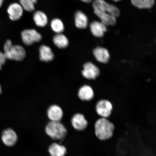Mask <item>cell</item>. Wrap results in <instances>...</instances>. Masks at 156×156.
<instances>
[{"instance_id": "obj_21", "label": "cell", "mask_w": 156, "mask_h": 156, "mask_svg": "<svg viewBox=\"0 0 156 156\" xmlns=\"http://www.w3.org/2000/svg\"><path fill=\"white\" fill-rule=\"evenodd\" d=\"M132 4L140 9H150L153 6L155 0H131Z\"/></svg>"}, {"instance_id": "obj_16", "label": "cell", "mask_w": 156, "mask_h": 156, "mask_svg": "<svg viewBox=\"0 0 156 156\" xmlns=\"http://www.w3.org/2000/svg\"><path fill=\"white\" fill-rule=\"evenodd\" d=\"M48 151L50 156H65L67 149L64 145L54 143L50 145Z\"/></svg>"}, {"instance_id": "obj_13", "label": "cell", "mask_w": 156, "mask_h": 156, "mask_svg": "<svg viewBox=\"0 0 156 156\" xmlns=\"http://www.w3.org/2000/svg\"><path fill=\"white\" fill-rule=\"evenodd\" d=\"M93 53L97 61L100 63H106L108 62L110 55L106 48H97L93 50Z\"/></svg>"}, {"instance_id": "obj_5", "label": "cell", "mask_w": 156, "mask_h": 156, "mask_svg": "<svg viewBox=\"0 0 156 156\" xmlns=\"http://www.w3.org/2000/svg\"><path fill=\"white\" fill-rule=\"evenodd\" d=\"M21 38L23 43L26 45L30 46L35 42L40 41L42 36L34 29H26L21 32Z\"/></svg>"}, {"instance_id": "obj_27", "label": "cell", "mask_w": 156, "mask_h": 156, "mask_svg": "<svg viewBox=\"0 0 156 156\" xmlns=\"http://www.w3.org/2000/svg\"><path fill=\"white\" fill-rule=\"evenodd\" d=\"M113 1L115 2H118L121 1V0H113Z\"/></svg>"}, {"instance_id": "obj_26", "label": "cell", "mask_w": 156, "mask_h": 156, "mask_svg": "<svg viewBox=\"0 0 156 156\" xmlns=\"http://www.w3.org/2000/svg\"><path fill=\"white\" fill-rule=\"evenodd\" d=\"M1 92H2V89H1V86H0V94H1Z\"/></svg>"}, {"instance_id": "obj_4", "label": "cell", "mask_w": 156, "mask_h": 156, "mask_svg": "<svg viewBox=\"0 0 156 156\" xmlns=\"http://www.w3.org/2000/svg\"><path fill=\"white\" fill-rule=\"evenodd\" d=\"M45 130L49 137L55 140H63L67 133L65 127L60 122L50 121L47 125Z\"/></svg>"}, {"instance_id": "obj_20", "label": "cell", "mask_w": 156, "mask_h": 156, "mask_svg": "<svg viewBox=\"0 0 156 156\" xmlns=\"http://www.w3.org/2000/svg\"><path fill=\"white\" fill-rule=\"evenodd\" d=\"M50 27L52 31L56 34L63 33L65 26L63 21L58 18H54L50 22Z\"/></svg>"}, {"instance_id": "obj_25", "label": "cell", "mask_w": 156, "mask_h": 156, "mask_svg": "<svg viewBox=\"0 0 156 156\" xmlns=\"http://www.w3.org/2000/svg\"><path fill=\"white\" fill-rule=\"evenodd\" d=\"M4 1V0H0V7H1Z\"/></svg>"}, {"instance_id": "obj_15", "label": "cell", "mask_w": 156, "mask_h": 156, "mask_svg": "<svg viewBox=\"0 0 156 156\" xmlns=\"http://www.w3.org/2000/svg\"><path fill=\"white\" fill-rule=\"evenodd\" d=\"M39 52L40 59L42 61L49 62L54 59V54L50 47L42 45L39 48Z\"/></svg>"}, {"instance_id": "obj_9", "label": "cell", "mask_w": 156, "mask_h": 156, "mask_svg": "<svg viewBox=\"0 0 156 156\" xmlns=\"http://www.w3.org/2000/svg\"><path fill=\"white\" fill-rule=\"evenodd\" d=\"M82 73L83 76L87 79H95L99 75L100 71L94 64L88 62L84 65Z\"/></svg>"}, {"instance_id": "obj_12", "label": "cell", "mask_w": 156, "mask_h": 156, "mask_svg": "<svg viewBox=\"0 0 156 156\" xmlns=\"http://www.w3.org/2000/svg\"><path fill=\"white\" fill-rule=\"evenodd\" d=\"M33 20L37 27L43 28L48 23V18L45 13L42 11H35L33 14Z\"/></svg>"}, {"instance_id": "obj_2", "label": "cell", "mask_w": 156, "mask_h": 156, "mask_svg": "<svg viewBox=\"0 0 156 156\" xmlns=\"http://www.w3.org/2000/svg\"><path fill=\"white\" fill-rule=\"evenodd\" d=\"M95 136L101 141L110 139L114 134L115 126L107 118H101L94 124Z\"/></svg>"}, {"instance_id": "obj_19", "label": "cell", "mask_w": 156, "mask_h": 156, "mask_svg": "<svg viewBox=\"0 0 156 156\" xmlns=\"http://www.w3.org/2000/svg\"><path fill=\"white\" fill-rule=\"evenodd\" d=\"M52 40L54 44L59 48H66L69 44V40L63 33L56 34L54 36Z\"/></svg>"}, {"instance_id": "obj_11", "label": "cell", "mask_w": 156, "mask_h": 156, "mask_svg": "<svg viewBox=\"0 0 156 156\" xmlns=\"http://www.w3.org/2000/svg\"><path fill=\"white\" fill-rule=\"evenodd\" d=\"M47 115L50 121L60 122L63 118V113L59 106L53 105L48 109Z\"/></svg>"}, {"instance_id": "obj_7", "label": "cell", "mask_w": 156, "mask_h": 156, "mask_svg": "<svg viewBox=\"0 0 156 156\" xmlns=\"http://www.w3.org/2000/svg\"><path fill=\"white\" fill-rule=\"evenodd\" d=\"M24 10L19 3H13L10 5L7 9V12L10 19L13 21L19 20L24 14Z\"/></svg>"}, {"instance_id": "obj_18", "label": "cell", "mask_w": 156, "mask_h": 156, "mask_svg": "<svg viewBox=\"0 0 156 156\" xmlns=\"http://www.w3.org/2000/svg\"><path fill=\"white\" fill-rule=\"evenodd\" d=\"M75 22L78 28L84 29L87 28L88 19L86 15L80 11H78L75 15Z\"/></svg>"}, {"instance_id": "obj_14", "label": "cell", "mask_w": 156, "mask_h": 156, "mask_svg": "<svg viewBox=\"0 0 156 156\" xmlns=\"http://www.w3.org/2000/svg\"><path fill=\"white\" fill-rule=\"evenodd\" d=\"M90 28L91 32L94 36L98 37H103L107 30L106 25L102 22H99L98 21H94L91 23L90 25Z\"/></svg>"}, {"instance_id": "obj_8", "label": "cell", "mask_w": 156, "mask_h": 156, "mask_svg": "<svg viewBox=\"0 0 156 156\" xmlns=\"http://www.w3.org/2000/svg\"><path fill=\"white\" fill-rule=\"evenodd\" d=\"M1 139L5 146L12 147L17 143L18 136L14 130L11 128H8L3 130Z\"/></svg>"}, {"instance_id": "obj_6", "label": "cell", "mask_w": 156, "mask_h": 156, "mask_svg": "<svg viewBox=\"0 0 156 156\" xmlns=\"http://www.w3.org/2000/svg\"><path fill=\"white\" fill-rule=\"evenodd\" d=\"M113 106L110 101L106 100H101L98 101L96 106L97 114L102 118H107L112 114Z\"/></svg>"}, {"instance_id": "obj_22", "label": "cell", "mask_w": 156, "mask_h": 156, "mask_svg": "<svg viewBox=\"0 0 156 156\" xmlns=\"http://www.w3.org/2000/svg\"><path fill=\"white\" fill-rule=\"evenodd\" d=\"M37 0H19V3L24 11L28 12L34 11Z\"/></svg>"}, {"instance_id": "obj_24", "label": "cell", "mask_w": 156, "mask_h": 156, "mask_svg": "<svg viewBox=\"0 0 156 156\" xmlns=\"http://www.w3.org/2000/svg\"><path fill=\"white\" fill-rule=\"evenodd\" d=\"M83 2H84L85 3H89L92 1V0H81Z\"/></svg>"}, {"instance_id": "obj_10", "label": "cell", "mask_w": 156, "mask_h": 156, "mask_svg": "<svg viewBox=\"0 0 156 156\" xmlns=\"http://www.w3.org/2000/svg\"><path fill=\"white\" fill-rule=\"evenodd\" d=\"M71 124L73 127L79 131L85 130L88 124L85 116L80 113H77L74 115L72 118Z\"/></svg>"}, {"instance_id": "obj_23", "label": "cell", "mask_w": 156, "mask_h": 156, "mask_svg": "<svg viewBox=\"0 0 156 156\" xmlns=\"http://www.w3.org/2000/svg\"><path fill=\"white\" fill-rule=\"evenodd\" d=\"M6 59L4 54L0 51V71L2 69V66L5 64Z\"/></svg>"}, {"instance_id": "obj_3", "label": "cell", "mask_w": 156, "mask_h": 156, "mask_svg": "<svg viewBox=\"0 0 156 156\" xmlns=\"http://www.w3.org/2000/svg\"><path fill=\"white\" fill-rule=\"evenodd\" d=\"M3 52L6 59L21 61L26 56V51L22 46L20 45L12 44L11 41H6L4 46Z\"/></svg>"}, {"instance_id": "obj_1", "label": "cell", "mask_w": 156, "mask_h": 156, "mask_svg": "<svg viewBox=\"0 0 156 156\" xmlns=\"http://www.w3.org/2000/svg\"><path fill=\"white\" fill-rule=\"evenodd\" d=\"M93 7L95 14L103 24L106 26L116 24V17L120 14L119 10L116 7L109 4L104 0H95Z\"/></svg>"}, {"instance_id": "obj_17", "label": "cell", "mask_w": 156, "mask_h": 156, "mask_svg": "<svg viewBox=\"0 0 156 156\" xmlns=\"http://www.w3.org/2000/svg\"><path fill=\"white\" fill-rule=\"evenodd\" d=\"M79 98L82 100L89 101L94 96V92L91 87L87 85L83 86L80 89L78 92Z\"/></svg>"}]
</instances>
